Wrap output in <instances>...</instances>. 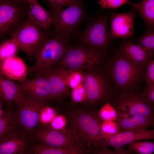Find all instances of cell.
Masks as SVG:
<instances>
[{"instance_id": "cell-33", "label": "cell", "mask_w": 154, "mask_h": 154, "mask_svg": "<svg viewBox=\"0 0 154 154\" xmlns=\"http://www.w3.org/2000/svg\"><path fill=\"white\" fill-rule=\"evenodd\" d=\"M71 98L76 103H83L87 102V97L84 86L82 84L72 89Z\"/></svg>"}, {"instance_id": "cell-19", "label": "cell", "mask_w": 154, "mask_h": 154, "mask_svg": "<svg viewBox=\"0 0 154 154\" xmlns=\"http://www.w3.org/2000/svg\"><path fill=\"white\" fill-rule=\"evenodd\" d=\"M25 97L17 84L0 73V99L8 109L11 108L13 103L17 105L21 103Z\"/></svg>"}, {"instance_id": "cell-4", "label": "cell", "mask_w": 154, "mask_h": 154, "mask_svg": "<svg viewBox=\"0 0 154 154\" xmlns=\"http://www.w3.org/2000/svg\"><path fill=\"white\" fill-rule=\"evenodd\" d=\"M103 57L102 52L85 45L68 47L58 62L62 69L91 70L99 65Z\"/></svg>"}, {"instance_id": "cell-21", "label": "cell", "mask_w": 154, "mask_h": 154, "mask_svg": "<svg viewBox=\"0 0 154 154\" xmlns=\"http://www.w3.org/2000/svg\"><path fill=\"white\" fill-rule=\"evenodd\" d=\"M117 51L131 62L143 66L153 57L139 45L129 40L122 42Z\"/></svg>"}, {"instance_id": "cell-25", "label": "cell", "mask_w": 154, "mask_h": 154, "mask_svg": "<svg viewBox=\"0 0 154 154\" xmlns=\"http://www.w3.org/2000/svg\"><path fill=\"white\" fill-rule=\"evenodd\" d=\"M19 125L16 113L11 108L4 110L0 117V139L10 133L17 130Z\"/></svg>"}, {"instance_id": "cell-23", "label": "cell", "mask_w": 154, "mask_h": 154, "mask_svg": "<svg viewBox=\"0 0 154 154\" xmlns=\"http://www.w3.org/2000/svg\"><path fill=\"white\" fill-rule=\"evenodd\" d=\"M154 120L153 116H133L123 119L117 118L116 121L119 125L121 132L146 129L153 125Z\"/></svg>"}, {"instance_id": "cell-5", "label": "cell", "mask_w": 154, "mask_h": 154, "mask_svg": "<svg viewBox=\"0 0 154 154\" xmlns=\"http://www.w3.org/2000/svg\"><path fill=\"white\" fill-rule=\"evenodd\" d=\"M29 8L28 0H0V39L27 20Z\"/></svg>"}, {"instance_id": "cell-20", "label": "cell", "mask_w": 154, "mask_h": 154, "mask_svg": "<svg viewBox=\"0 0 154 154\" xmlns=\"http://www.w3.org/2000/svg\"><path fill=\"white\" fill-rule=\"evenodd\" d=\"M28 2L29 8L27 20L44 32L50 29L52 24L50 12L41 6L37 0H29Z\"/></svg>"}, {"instance_id": "cell-37", "label": "cell", "mask_w": 154, "mask_h": 154, "mask_svg": "<svg viewBox=\"0 0 154 154\" xmlns=\"http://www.w3.org/2000/svg\"><path fill=\"white\" fill-rule=\"evenodd\" d=\"M146 72L145 78L147 87L154 85V60L151 59L145 64Z\"/></svg>"}, {"instance_id": "cell-3", "label": "cell", "mask_w": 154, "mask_h": 154, "mask_svg": "<svg viewBox=\"0 0 154 154\" xmlns=\"http://www.w3.org/2000/svg\"><path fill=\"white\" fill-rule=\"evenodd\" d=\"M110 63V75L119 88L125 90L132 88L141 80L143 66L131 62L117 51L111 58Z\"/></svg>"}, {"instance_id": "cell-2", "label": "cell", "mask_w": 154, "mask_h": 154, "mask_svg": "<svg viewBox=\"0 0 154 154\" xmlns=\"http://www.w3.org/2000/svg\"><path fill=\"white\" fill-rule=\"evenodd\" d=\"M66 40L55 33L51 35L47 34L35 62L29 68L28 72L35 76L44 75L63 56L68 47Z\"/></svg>"}, {"instance_id": "cell-17", "label": "cell", "mask_w": 154, "mask_h": 154, "mask_svg": "<svg viewBox=\"0 0 154 154\" xmlns=\"http://www.w3.org/2000/svg\"><path fill=\"white\" fill-rule=\"evenodd\" d=\"M154 139V129L126 131L120 132L108 139L106 141V146L119 147L134 142Z\"/></svg>"}, {"instance_id": "cell-11", "label": "cell", "mask_w": 154, "mask_h": 154, "mask_svg": "<svg viewBox=\"0 0 154 154\" xmlns=\"http://www.w3.org/2000/svg\"><path fill=\"white\" fill-rule=\"evenodd\" d=\"M83 82L89 104L95 105L108 101L110 84L104 76L98 72H89L84 74Z\"/></svg>"}, {"instance_id": "cell-42", "label": "cell", "mask_w": 154, "mask_h": 154, "mask_svg": "<svg viewBox=\"0 0 154 154\" xmlns=\"http://www.w3.org/2000/svg\"><path fill=\"white\" fill-rule=\"evenodd\" d=\"M0 101L3 102L0 99Z\"/></svg>"}, {"instance_id": "cell-41", "label": "cell", "mask_w": 154, "mask_h": 154, "mask_svg": "<svg viewBox=\"0 0 154 154\" xmlns=\"http://www.w3.org/2000/svg\"><path fill=\"white\" fill-rule=\"evenodd\" d=\"M87 154H98L93 150V151H91L90 152Z\"/></svg>"}, {"instance_id": "cell-26", "label": "cell", "mask_w": 154, "mask_h": 154, "mask_svg": "<svg viewBox=\"0 0 154 154\" xmlns=\"http://www.w3.org/2000/svg\"><path fill=\"white\" fill-rule=\"evenodd\" d=\"M19 48L18 44L13 38L0 43V60L15 56Z\"/></svg>"}, {"instance_id": "cell-18", "label": "cell", "mask_w": 154, "mask_h": 154, "mask_svg": "<svg viewBox=\"0 0 154 154\" xmlns=\"http://www.w3.org/2000/svg\"><path fill=\"white\" fill-rule=\"evenodd\" d=\"M48 82L52 95V100H59L68 92L66 82L67 70L62 68H51L44 75Z\"/></svg>"}, {"instance_id": "cell-14", "label": "cell", "mask_w": 154, "mask_h": 154, "mask_svg": "<svg viewBox=\"0 0 154 154\" xmlns=\"http://www.w3.org/2000/svg\"><path fill=\"white\" fill-rule=\"evenodd\" d=\"M17 84L25 97L45 102L52 100L50 86L44 75L35 76Z\"/></svg>"}, {"instance_id": "cell-39", "label": "cell", "mask_w": 154, "mask_h": 154, "mask_svg": "<svg viewBox=\"0 0 154 154\" xmlns=\"http://www.w3.org/2000/svg\"><path fill=\"white\" fill-rule=\"evenodd\" d=\"M144 100L151 105L154 103V85L147 87L146 90L141 94Z\"/></svg>"}, {"instance_id": "cell-10", "label": "cell", "mask_w": 154, "mask_h": 154, "mask_svg": "<svg viewBox=\"0 0 154 154\" xmlns=\"http://www.w3.org/2000/svg\"><path fill=\"white\" fill-rule=\"evenodd\" d=\"M35 132V137L39 141V144L45 145L67 147L83 144L79 135L72 129L60 131L43 126L37 128Z\"/></svg>"}, {"instance_id": "cell-7", "label": "cell", "mask_w": 154, "mask_h": 154, "mask_svg": "<svg viewBox=\"0 0 154 154\" xmlns=\"http://www.w3.org/2000/svg\"><path fill=\"white\" fill-rule=\"evenodd\" d=\"M81 2L64 9H51L50 12L55 34L66 39L74 31L84 15Z\"/></svg>"}, {"instance_id": "cell-31", "label": "cell", "mask_w": 154, "mask_h": 154, "mask_svg": "<svg viewBox=\"0 0 154 154\" xmlns=\"http://www.w3.org/2000/svg\"><path fill=\"white\" fill-rule=\"evenodd\" d=\"M84 77L81 70H67L66 82L68 87L72 89L82 84Z\"/></svg>"}, {"instance_id": "cell-30", "label": "cell", "mask_w": 154, "mask_h": 154, "mask_svg": "<svg viewBox=\"0 0 154 154\" xmlns=\"http://www.w3.org/2000/svg\"><path fill=\"white\" fill-rule=\"evenodd\" d=\"M100 129L105 140V143L106 141L111 137L120 132L119 125L116 121H101Z\"/></svg>"}, {"instance_id": "cell-34", "label": "cell", "mask_w": 154, "mask_h": 154, "mask_svg": "<svg viewBox=\"0 0 154 154\" xmlns=\"http://www.w3.org/2000/svg\"><path fill=\"white\" fill-rule=\"evenodd\" d=\"M130 2L127 0H100L96 3L103 9H115Z\"/></svg>"}, {"instance_id": "cell-29", "label": "cell", "mask_w": 154, "mask_h": 154, "mask_svg": "<svg viewBox=\"0 0 154 154\" xmlns=\"http://www.w3.org/2000/svg\"><path fill=\"white\" fill-rule=\"evenodd\" d=\"M98 115L102 121H116L118 117L116 110L108 100L101 108Z\"/></svg>"}, {"instance_id": "cell-8", "label": "cell", "mask_w": 154, "mask_h": 154, "mask_svg": "<svg viewBox=\"0 0 154 154\" xmlns=\"http://www.w3.org/2000/svg\"><path fill=\"white\" fill-rule=\"evenodd\" d=\"M111 104L116 110L118 119L133 116H153L151 106L144 100L141 94L132 92H123L113 100Z\"/></svg>"}, {"instance_id": "cell-28", "label": "cell", "mask_w": 154, "mask_h": 154, "mask_svg": "<svg viewBox=\"0 0 154 154\" xmlns=\"http://www.w3.org/2000/svg\"><path fill=\"white\" fill-rule=\"evenodd\" d=\"M137 42L153 56L154 50V29H147L146 32L137 39Z\"/></svg>"}, {"instance_id": "cell-16", "label": "cell", "mask_w": 154, "mask_h": 154, "mask_svg": "<svg viewBox=\"0 0 154 154\" xmlns=\"http://www.w3.org/2000/svg\"><path fill=\"white\" fill-rule=\"evenodd\" d=\"M27 67L21 58L15 56L0 60V73L11 80L22 82L28 74Z\"/></svg>"}, {"instance_id": "cell-22", "label": "cell", "mask_w": 154, "mask_h": 154, "mask_svg": "<svg viewBox=\"0 0 154 154\" xmlns=\"http://www.w3.org/2000/svg\"><path fill=\"white\" fill-rule=\"evenodd\" d=\"M90 151L82 144L67 147H56L38 144L31 148L30 154H87Z\"/></svg>"}, {"instance_id": "cell-35", "label": "cell", "mask_w": 154, "mask_h": 154, "mask_svg": "<svg viewBox=\"0 0 154 154\" xmlns=\"http://www.w3.org/2000/svg\"><path fill=\"white\" fill-rule=\"evenodd\" d=\"M94 150L98 154H135L123 147H114V150L110 149L108 147H96Z\"/></svg>"}, {"instance_id": "cell-27", "label": "cell", "mask_w": 154, "mask_h": 154, "mask_svg": "<svg viewBox=\"0 0 154 154\" xmlns=\"http://www.w3.org/2000/svg\"><path fill=\"white\" fill-rule=\"evenodd\" d=\"M127 146L135 154H154V141H138L128 144Z\"/></svg>"}, {"instance_id": "cell-1", "label": "cell", "mask_w": 154, "mask_h": 154, "mask_svg": "<svg viewBox=\"0 0 154 154\" xmlns=\"http://www.w3.org/2000/svg\"><path fill=\"white\" fill-rule=\"evenodd\" d=\"M68 118L72 129L86 145H92L96 147H106L98 113L91 110L76 109L70 112Z\"/></svg>"}, {"instance_id": "cell-9", "label": "cell", "mask_w": 154, "mask_h": 154, "mask_svg": "<svg viewBox=\"0 0 154 154\" xmlns=\"http://www.w3.org/2000/svg\"><path fill=\"white\" fill-rule=\"evenodd\" d=\"M108 16H100L88 25L81 38L85 46L98 51L106 50L110 46V39L107 24Z\"/></svg>"}, {"instance_id": "cell-24", "label": "cell", "mask_w": 154, "mask_h": 154, "mask_svg": "<svg viewBox=\"0 0 154 154\" xmlns=\"http://www.w3.org/2000/svg\"><path fill=\"white\" fill-rule=\"evenodd\" d=\"M129 4L140 15L147 29H154V0H143L139 3L131 2Z\"/></svg>"}, {"instance_id": "cell-32", "label": "cell", "mask_w": 154, "mask_h": 154, "mask_svg": "<svg viewBox=\"0 0 154 154\" xmlns=\"http://www.w3.org/2000/svg\"><path fill=\"white\" fill-rule=\"evenodd\" d=\"M57 115L56 112L54 109L51 107L45 105L39 112V122L44 125L49 124Z\"/></svg>"}, {"instance_id": "cell-36", "label": "cell", "mask_w": 154, "mask_h": 154, "mask_svg": "<svg viewBox=\"0 0 154 154\" xmlns=\"http://www.w3.org/2000/svg\"><path fill=\"white\" fill-rule=\"evenodd\" d=\"M67 119L62 115H57L50 123L49 127L51 129L57 130H63L67 128Z\"/></svg>"}, {"instance_id": "cell-6", "label": "cell", "mask_w": 154, "mask_h": 154, "mask_svg": "<svg viewBox=\"0 0 154 154\" xmlns=\"http://www.w3.org/2000/svg\"><path fill=\"white\" fill-rule=\"evenodd\" d=\"M47 33L27 20L11 34L19 48L32 58H35L40 50Z\"/></svg>"}, {"instance_id": "cell-13", "label": "cell", "mask_w": 154, "mask_h": 154, "mask_svg": "<svg viewBox=\"0 0 154 154\" xmlns=\"http://www.w3.org/2000/svg\"><path fill=\"white\" fill-rule=\"evenodd\" d=\"M136 16L132 9L127 13H112L109 19L111 25L109 34L111 40L133 37L134 33L133 22Z\"/></svg>"}, {"instance_id": "cell-15", "label": "cell", "mask_w": 154, "mask_h": 154, "mask_svg": "<svg viewBox=\"0 0 154 154\" xmlns=\"http://www.w3.org/2000/svg\"><path fill=\"white\" fill-rule=\"evenodd\" d=\"M31 149L25 133L17 129L0 139V154H29Z\"/></svg>"}, {"instance_id": "cell-40", "label": "cell", "mask_w": 154, "mask_h": 154, "mask_svg": "<svg viewBox=\"0 0 154 154\" xmlns=\"http://www.w3.org/2000/svg\"><path fill=\"white\" fill-rule=\"evenodd\" d=\"M3 104V102L0 101V117L3 115L4 111V110L1 108V107Z\"/></svg>"}, {"instance_id": "cell-38", "label": "cell", "mask_w": 154, "mask_h": 154, "mask_svg": "<svg viewBox=\"0 0 154 154\" xmlns=\"http://www.w3.org/2000/svg\"><path fill=\"white\" fill-rule=\"evenodd\" d=\"M48 3L51 9L62 8L64 6H70L79 3L81 1L77 0H50Z\"/></svg>"}, {"instance_id": "cell-12", "label": "cell", "mask_w": 154, "mask_h": 154, "mask_svg": "<svg viewBox=\"0 0 154 154\" xmlns=\"http://www.w3.org/2000/svg\"><path fill=\"white\" fill-rule=\"evenodd\" d=\"M45 105L46 102L25 97L17 105L15 112L19 125L26 131L35 130L39 122V112Z\"/></svg>"}]
</instances>
